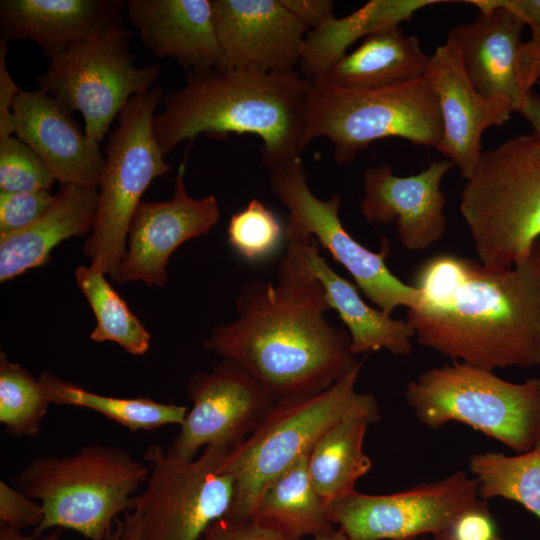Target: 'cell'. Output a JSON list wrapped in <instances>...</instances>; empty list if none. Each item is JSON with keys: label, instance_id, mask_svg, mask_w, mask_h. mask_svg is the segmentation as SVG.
<instances>
[{"label": "cell", "instance_id": "6da1fadb", "mask_svg": "<svg viewBox=\"0 0 540 540\" xmlns=\"http://www.w3.org/2000/svg\"><path fill=\"white\" fill-rule=\"evenodd\" d=\"M421 292L406 320L420 345L474 366H537L540 336V240L507 269L439 254L417 270Z\"/></svg>", "mask_w": 540, "mask_h": 540}, {"label": "cell", "instance_id": "7a4b0ae2", "mask_svg": "<svg viewBox=\"0 0 540 540\" xmlns=\"http://www.w3.org/2000/svg\"><path fill=\"white\" fill-rule=\"evenodd\" d=\"M276 277L245 283L237 318L213 328L203 347L241 365L277 401L322 391L363 360L351 352L349 334L325 318L320 282L287 252Z\"/></svg>", "mask_w": 540, "mask_h": 540}, {"label": "cell", "instance_id": "3957f363", "mask_svg": "<svg viewBox=\"0 0 540 540\" xmlns=\"http://www.w3.org/2000/svg\"><path fill=\"white\" fill-rule=\"evenodd\" d=\"M185 85L163 95L152 122L155 139L168 155L178 144L205 134H254L268 169L301 159L311 80L298 72L238 68L188 71Z\"/></svg>", "mask_w": 540, "mask_h": 540}, {"label": "cell", "instance_id": "277c9868", "mask_svg": "<svg viewBox=\"0 0 540 540\" xmlns=\"http://www.w3.org/2000/svg\"><path fill=\"white\" fill-rule=\"evenodd\" d=\"M150 467L116 446H84L68 456H41L17 476V488L40 502L33 535L70 529L88 540H105L120 514L134 509V493Z\"/></svg>", "mask_w": 540, "mask_h": 540}, {"label": "cell", "instance_id": "5b68a950", "mask_svg": "<svg viewBox=\"0 0 540 540\" xmlns=\"http://www.w3.org/2000/svg\"><path fill=\"white\" fill-rule=\"evenodd\" d=\"M479 262L512 267L540 240V136L508 139L483 151L460 197Z\"/></svg>", "mask_w": 540, "mask_h": 540}, {"label": "cell", "instance_id": "8992f818", "mask_svg": "<svg viewBox=\"0 0 540 540\" xmlns=\"http://www.w3.org/2000/svg\"><path fill=\"white\" fill-rule=\"evenodd\" d=\"M326 137L339 164L351 163L371 143L388 137L438 149L443 122L437 95L425 76L389 87L346 89L311 80L304 146Z\"/></svg>", "mask_w": 540, "mask_h": 540}, {"label": "cell", "instance_id": "52a82bcc", "mask_svg": "<svg viewBox=\"0 0 540 540\" xmlns=\"http://www.w3.org/2000/svg\"><path fill=\"white\" fill-rule=\"evenodd\" d=\"M363 363L322 391L277 400L253 431L229 449L222 471L234 478L235 492L224 518L249 520L265 488L368 398L369 393L356 390Z\"/></svg>", "mask_w": 540, "mask_h": 540}, {"label": "cell", "instance_id": "ba28073f", "mask_svg": "<svg viewBox=\"0 0 540 540\" xmlns=\"http://www.w3.org/2000/svg\"><path fill=\"white\" fill-rule=\"evenodd\" d=\"M404 396L430 428L460 422L516 453L530 450L540 438V378L514 383L491 369L452 361L410 381Z\"/></svg>", "mask_w": 540, "mask_h": 540}, {"label": "cell", "instance_id": "9c48e42d", "mask_svg": "<svg viewBox=\"0 0 540 540\" xmlns=\"http://www.w3.org/2000/svg\"><path fill=\"white\" fill-rule=\"evenodd\" d=\"M160 85L129 99L105 148L94 226L83 252L90 266L119 283L128 230L143 193L151 182L168 174L167 163L153 133L155 110L163 98Z\"/></svg>", "mask_w": 540, "mask_h": 540}, {"label": "cell", "instance_id": "30bf717a", "mask_svg": "<svg viewBox=\"0 0 540 540\" xmlns=\"http://www.w3.org/2000/svg\"><path fill=\"white\" fill-rule=\"evenodd\" d=\"M269 172L271 192L288 210L286 243L314 239L349 272L362 293L388 315L399 306H419L420 290L401 281L386 264L390 253L387 239L382 237L379 251H372L350 235L339 218L341 196L334 194L327 200L315 196L308 186L302 159Z\"/></svg>", "mask_w": 540, "mask_h": 540}, {"label": "cell", "instance_id": "8fae6325", "mask_svg": "<svg viewBox=\"0 0 540 540\" xmlns=\"http://www.w3.org/2000/svg\"><path fill=\"white\" fill-rule=\"evenodd\" d=\"M229 447L210 445L190 461L173 459L157 444L143 458L150 467L144 490L134 497L140 540H201L207 528L226 516L233 502L234 478L222 471Z\"/></svg>", "mask_w": 540, "mask_h": 540}, {"label": "cell", "instance_id": "7c38bea8", "mask_svg": "<svg viewBox=\"0 0 540 540\" xmlns=\"http://www.w3.org/2000/svg\"><path fill=\"white\" fill-rule=\"evenodd\" d=\"M160 66L137 67L127 38L78 42L50 58L39 89L84 119L86 135L100 142L129 99L150 91Z\"/></svg>", "mask_w": 540, "mask_h": 540}, {"label": "cell", "instance_id": "4fadbf2b", "mask_svg": "<svg viewBox=\"0 0 540 540\" xmlns=\"http://www.w3.org/2000/svg\"><path fill=\"white\" fill-rule=\"evenodd\" d=\"M477 482L466 472L383 495L354 491L329 503L331 522L350 540H403L445 533L479 501Z\"/></svg>", "mask_w": 540, "mask_h": 540}, {"label": "cell", "instance_id": "5bb4252c", "mask_svg": "<svg viewBox=\"0 0 540 540\" xmlns=\"http://www.w3.org/2000/svg\"><path fill=\"white\" fill-rule=\"evenodd\" d=\"M479 10L469 23L449 33L475 90L486 98L507 100L520 112L540 80V44L524 42V21L492 0H467Z\"/></svg>", "mask_w": 540, "mask_h": 540}, {"label": "cell", "instance_id": "9a60e30c", "mask_svg": "<svg viewBox=\"0 0 540 540\" xmlns=\"http://www.w3.org/2000/svg\"><path fill=\"white\" fill-rule=\"evenodd\" d=\"M192 401L167 455L190 461L210 445L229 448L244 440L276 402L241 365L223 359L210 371L194 373L187 384Z\"/></svg>", "mask_w": 540, "mask_h": 540}, {"label": "cell", "instance_id": "2e32d148", "mask_svg": "<svg viewBox=\"0 0 540 540\" xmlns=\"http://www.w3.org/2000/svg\"><path fill=\"white\" fill-rule=\"evenodd\" d=\"M184 163L180 164L169 201H141L131 219L119 283L142 281L162 287L166 266L174 251L186 241L203 236L216 225L221 212L214 195L197 199L187 193Z\"/></svg>", "mask_w": 540, "mask_h": 540}, {"label": "cell", "instance_id": "e0dca14e", "mask_svg": "<svg viewBox=\"0 0 540 540\" xmlns=\"http://www.w3.org/2000/svg\"><path fill=\"white\" fill-rule=\"evenodd\" d=\"M221 69L286 73L299 64L309 30L281 0H211Z\"/></svg>", "mask_w": 540, "mask_h": 540}, {"label": "cell", "instance_id": "ac0fdd59", "mask_svg": "<svg viewBox=\"0 0 540 540\" xmlns=\"http://www.w3.org/2000/svg\"><path fill=\"white\" fill-rule=\"evenodd\" d=\"M452 166L448 159L434 161L406 177L396 176L388 164L368 168L363 175L361 213L371 223L394 222L398 238L408 250L430 247L446 231L441 182Z\"/></svg>", "mask_w": 540, "mask_h": 540}, {"label": "cell", "instance_id": "d6986e66", "mask_svg": "<svg viewBox=\"0 0 540 540\" xmlns=\"http://www.w3.org/2000/svg\"><path fill=\"white\" fill-rule=\"evenodd\" d=\"M440 106L443 137L438 151L469 179L482 155V135L492 126L510 119L511 104L501 98H486L472 86L453 40L439 45L424 75Z\"/></svg>", "mask_w": 540, "mask_h": 540}, {"label": "cell", "instance_id": "ffe728a7", "mask_svg": "<svg viewBox=\"0 0 540 540\" xmlns=\"http://www.w3.org/2000/svg\"><path fill=\"white\" fill-rule=\"evenodd\" d=\"M12 115L13 133L35 151L62 186L99 188L106 159L67 106L41 89H20Z\"/></svg>", "mask_w": 540, "mask_h": 540}, {"label": "cell", "instance_id": "44dd1931", "mask_svg": "<svg viewBox=\"0 0 540 540\" xmlns=\"http://www.w3.org/2000/svg\"><path fill=\"white\" fill-rule=\"evenodd\" d=\"M123 8L120 0H1V38L31 40L51 58L81 41L128 39Z\"/></svg>", "mask_w": 540, "mask_h": 540}, {"label": "cell", "instance_id": "7402d4cb", "mask_svg": "<svg viewBox=\"0 0 540 540\" xmlns=\"http://www.w3.org/2000/svg\"><path fill=\"white\" fill-rule=\"evenodd\" d=\"M129 22L155 56L188 71L222 68L211 0H128Z\"/></svg>", "mask_w": 540, "mask_h": 540}, {"label": "cell", "instance_id": "603a6c76", "mask_svg": "<svg viewBox=\"0 0 540 540\" xmlns=\"http://www.w3.org/2000/svg\"><path fill=\"white\" fill-rule=\"evenodd\" d=\"M317 242L287 243L286 252L322 285L330 309L337 312L350 336V350L356 356L387 350L396 356L412 351L415 332L404 319H395L364 301L356 284L336 273L318 251Z\"/></svg>", "mask_w": 540, "mask_h": 540}, {"label": "cell", "instance_id": "cb8c5ba5", "mask_svg": "<svg viewBox=\"0 0 540 540\" xmlns=\"http://www.w3.org/2000/svg\"><path fill=\"white\" fill-rule=\"evenodd\" d=\"M97 206V189L62 186L50 207L35 222L0 237L1 283L46 265L59 243L92 230Z\"/></svg>", "mask_w": 540, "mask_h": 540}, {"label": "cell", "instance_id": "d4e9b609", "mask_svg": "<svg viewBox=\"0 0 540 540\" xmlns=\"http://www.w3.org/2000/svg\"><path fill=\"white\" fill-rule=\"evenodd\" d=\"M381 419L376 398H368L328 428L308 455V472L317 493L328 505L355 490L372 462L363 451L369 425Z\"/></svg>", "mask_w": 540, "mask_h": 540}, {"label": "cell", "instance_id": "484cf974", "mask_svg": "<svg viewBox=\"0 0 540 540\" xmlns=\"http://www.w3.org/2000/svg\"><path fill=\"white\" fill-rule=\"evenodd\" d=\"M429 62L417 36L397 27L366 37L320 77L346 89H379L423 77Z\"/></svg>", "mask_w": 540, "mask_h": 540}, {"label": "cell", "instance_id": "4316f807", "mask_svg": "<svg viewBox=\"0 0 540 540\" xmlns=\"http://www.w3.org/2000/svg\"><path fill=\"white\" fill-rule=\"evenodd\" d=\"M442 0H371L342 18L331 17L307 33L299 62L304 77L322 76L361 37L399 27L413 15Z\"/></svg>", "mask_w": 540, "mask_h": 540}, {"label": "cell", "instance_id": "83f0119b", "mask_svg": "<svg viewBox=\"0 0 540 540\" xmlns=\"http://www.w3.org/2000/svg\"><path fill=\"white\" fill-rule=\"evenodd\" d=\"M308 455L265 488L250 517L255 524L284 540L315 538L337 529L329 518L327 504L311 481Z\"/></svg>", "mask_w": 540, "mask_h": 540}, {"label": "cell", "instance_id": "f1b7e54d", "mask_svg": "<svg viewBox=\"0 0 540 540\" xmlns=\"http://www.w3.org/2000/svg\"><path fill=\"white\" fill-rule=\"evenodd\" d=\"M39 379L52 403L93 410L131 432L180 425L188 412L186 406L161 403L148 397L119 398L98 394L51 372H43Z\"/></svg>", "mask_w": 540, "mask_h": 540}, {"label": "cell", "instance_id": "f546056e", "mask_svg": "<svg viewBox=\"0 0 540 540\" xmlns=\"http://www.w3.org/2000/svg\"><path fill=\"white\" fill-rule=\"evenodd\" d=\"M469 469L479 497L516 502L540 520V438L530 450L516 455L472 454Z\"/></svg>", "mask_w": 540, "mask_h": 540}, {"label": "cell", "instance_id": "4dcf8cb0", "mask_svg": "<svg viewBox=\"0 0 540 540\" xmlns=\"http://www.w3.org/2000/svg\"><path fill=\"white\" fill-rule=\"evenodd\" d=\"M105 276L91 266L75 270L76 283L96 318L90 338L96 343H117L132 355H144L150 347V333Z\"/></svg>", "mask_w": 540, "mask_h": 540}, {"label": "cell", "instance_id": "1f68e13d", "mask_svg": "<svg viewBox=\"0 0 540 540\" xmlns=\"http://www.w3.org/2000/svg\"><path fill=\"white\" fill-rule=\"evenodd\" d=\"M40 379L0 352V423L12 436L34 437L51 404Z\"/></svg>", "mask_w": 540, "mask_h": 540}, {"label": "cell", "instance_id": "d6a6232c", "mask_svg": "<svg viewBox=\"0 0 540 540\" xmlns=\"http://www.w3.org/2000/svg\"><path fill=\"white\" fill-rule=\"evenodd\" d=\"M227 235L229 244L240 256L258 261L276 250L284 231L274 213L258 199H252L231 216Z\"/></svg>", "mask_w": 540, "mask_h": 540}, {"label": "cell", "instance_id": "836d02e7", "mask_svg": "<svg viewBox=\"0 0 540 540\" xmlns=\"http://www.w3.org/2000/svg\"><path fill=\"white\" fill-rule=\"evenodd\" d=\"M56 181L43 160L17 137L0 139V192L49 191Z\"/></svg>", "mask_w": 540, "mask_h": 540}, {"label": "cell", "instance_id": "e575fe53", "mask_svg": "<svg viewBox=\"0 0 540 540\" xmlns=\"http://www.w3.org/2000/svg\"><path fill=\"white\" fill-rule=\"evenodd\" d=\"M49 191L0 192V237L25 229L52 204Z\"/></svg>", "mask_w": 540, "mask_h": 540}, {"label": "cell", "instance_id": "d590c367", "mask_svg": "<svg viewBox=\"0 0 540 540\" xmlns=\"http://www.w3.org/2000/svg\"><path fill=\"white\" fill-rule=\"evenodd\" d=\"M41 518L42 507L39 501L28 497L5 481H0V521L2 526L21 531L30 526L35 528Z\"/></svg>", "mask_w": 540, "mask_h": 540}, {"label": "cell", "instance_id": "8d00e7d4", "mask_svg": "<svg viewBox=\"0 0 540 540\" xmlns=\"http://www.w3.org/2000/svg\"><path fill=\"white\" fill-rule=\"evenodd\" d=\"M201 540H284L273 532L266 530L252 520L233 521L221 518L212 523ZM310 540H350L338 528L327 535L311 538Z\"/></svg>", "mask_w": 540, "mask_h": 540}, {"label": "cell", "instance_id": "74e56055", "mask_svg": "<svg viewBox=\"0 0 540 540\" xmlns=\"http://www.w3.org/2000/svg\"><path fill=\"white\" fill-rule=\"evenodd\" d=\"M446 534L451 540H502L487 502L479 500L459 514Z\"/></svg>", "mask_w": 540, "mask_h": 540}, {"label": "cell", "instance_id": "f35d334b", "mask_svg": "<svg viewBox=\"0 0 540 540\" xmlns=\"http://www.w3.org/2000/svg\"><path fill=\"white\" fill-rule=\"evenodd\" d=\"M7 40H0V139L12 136V106L20 89L17 87L7 67Z\"/></svg>", "mask_w": 540, "mask_h": 540}, {"label": "cell", "instance_id": "ab89813d", "mask_svg": "<svg viewBox=\"0 0 540 540\" xmlns=\"http://www.w3.org/2000/svg\"><path fill=\"white\" fill-rule=\"evenodd\" d=\"M284 6L310 31L334 17V2L330 0H281Z\"/></svg>", "mask_w": 540, "mask_h": 540}, {"label": "cell", "instance_id": "60d3db41", "mask_svg": "<svg viewBox=\"0 0 540 540\" xmlns=\"http://www.w3.org/2000/svg\"><path fill=\"white\" fill-rule=\"evenodd\" d=\"M497 6L517 14L532 30L533 41L540 44V0H492Z\"/></svg>", "mask_w": 540, "mask_h": 540}, {"label": "cell", "instance_id": "b9f144b4", "mask_svg": "<svg viewBox=\"0 0 540 540\" xmlns=\"http://www.w3.org/2000/svg\"><path fill=\"white\" fill-rule=\"evenodd\" d=\"M520 113L530 123L533 132L540 136V97L531 92Z\"/></svg>", "mask_w": 540, "mask_h": 540}, {"label": "cell", "instance_id": "7bdbcfd3", "mask_svg": "<svg viewBox=\"0 0 540 540\" xmlns=\"http://www.w3.org/2000/svg\"><path fill=\"white\" fill-rule=\"evenodd\" d=\"M61 532L62 529L56 528L45 536H28L21 531L14 530L7 526H1L0 540H62Z\"/></svg>", "mask_w": 540, "mask_h": 540}, {"label": "cell", "instance_id": "ee69618b", "mask_svg": "<svg viewBox=\"0 0 540 540\" xmlns=\"http://www.w3.org/2000/svg\"><path fill=\"white\" fill-rule=\"evenodd\" d=\"M120 540H140V517L134 510L123 514Z\"/></svg>", "mask_w": 540, "mask_h": 540}, {"label": "cell", "instance_id": "f6af8a7d", "mask_svg": "<svg viewBox=\"0 0 540 540\" xmlns=\"http://www.w3.org/2000/svg\"><path fill=\"white\" fill-rule=\"evenodd\" d=\"M122 532L121 520L116 521V527L107 534L105 540H120Z\"/></svg>", "mask_w": 540, "mask_h": 540}, {"label": "cell", "instance_id": "bcb514c9", "mask_svg": "<svg viewBox=\"0 0 540 540\" xmlns=\"http://www.w3.org/2000/svg\"><path fill=\"white\" fill-rule=\"evenodd\" d=\"M403 540H417V538H409V539H403ZM423 540V539H420ZM432 540H451L448 535L445 533H442L440 535L433 536ZM505 540V539H502Z\"/></svg>", "mask_w": 540, "mask_h": 540}, {"label": "cell", "instance_id": "7dc6e473", "mask_svg": "<svg viewBox=\"0 0 540 540\" xmlns=\"http://www.w3.org/2000/svg\"><path fill=\"white\" fill-rule=\"evenodd\" d=\"M537 366L540 367V336H539V341H538V346H537Z\"/></svg>", "mask_w": 540, "mask_h": 540}, {"label": "cell", "instance_id": "c3c4849f", "mask_svg": "<svg viewBox=\"0 0 540 540\" xmlns=\"http://www.w3.org/2000/svg\"><path fill=\"white\" fill-rule=\"evenodd\" d=\"M538 84L540 85V80H539Z\"/></svg>", "mask_w": 540, "mask_h": 540}]
</instances>
